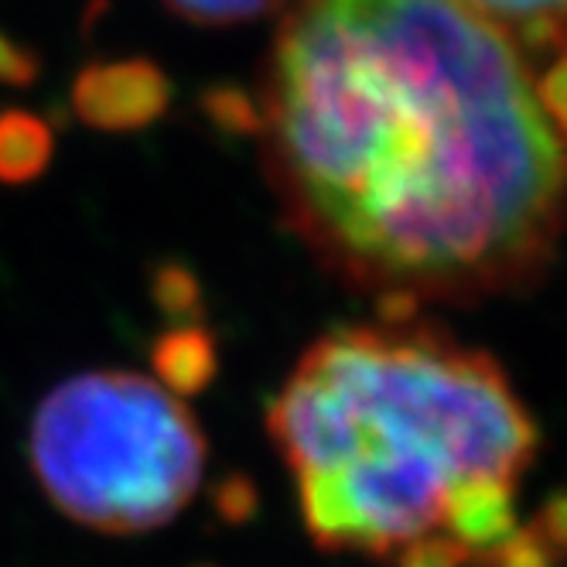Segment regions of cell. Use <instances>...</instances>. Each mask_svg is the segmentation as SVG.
Returning <instances> with one entry per match:
<instances>
[{
  "instance_id": "7a4b0ae2",
  "label": "cell",
  "mask_w": 567,
  "mask_h": 567,
  "mask_svg": "<svg viewBox=\"0 0 567 567\" xmlns=\"http://www.w3.org/2000/svg\"><path fill=\"white\" fill-rule=\"evenodd\" d=\"M308 537L383 567H554L560 503L519 513L540 431L499 362L421 315L315 339L267 408Z\"/></svg>"
},
{
  "instance_id": "3957f363",
  "label": "cell",
  "mask_w": 567,
  "mask_h": 567,
  "mask_svg": "<svg viewBox=\"0 0 567 567\" xmlns=\"http://www.w3.org/2000/svg\"><path fill=\"white\" fill-rule=\"evenodd\" d=\"M28 455L55 509L127 537L157 530L192 503L206 475V434L168 383L90 370L38 403Z\"/></svg>"
},
{
  "instance_id": "5b68a950",
  "label": "cell",
  "mask_w": 567,
  "mask_h": 567,
  "mask_svg": "<svg viewBox=\"0 0 567 567\" xmlns=\"http://www.w3.org/2000/svg\"><path fill=\"white\" fill-rule=\"evenodd\" d=\"M165 4L195 24H239L270 11H288L295 0H165Z\"/></svg>"
},
{
  "instance_id": "277c9868",
  "label": "cell",
  "mask_w": 567,
  "mask_h": 567,
  "mask_svg": "<svg viewBox=\"0 0 567 567\" xmlns=\"http://www.w3.org/2000/svg\"><path fill=\"white\" fill-rule=\"evenodd\" d=\"M503 28L540 69L564 65V0H462Z\"/></svg>"
},
{
  "instance_id": "6da1fadb",
  "label": "cell",
  "mask_w": 567,
  "mask_h": 567,
  "mask_svg": "<svg viewBox=\"0 0 567 567\" xmlns=\"http://www.w3.org/2000/svg\"><path fill=\"white\" fill-rule=\"evenodd\" d=\"M564 65L462 0H295L257 90L295 236L383 315L544 280L564 219Z\"/></svg>"
}]
</instances>
